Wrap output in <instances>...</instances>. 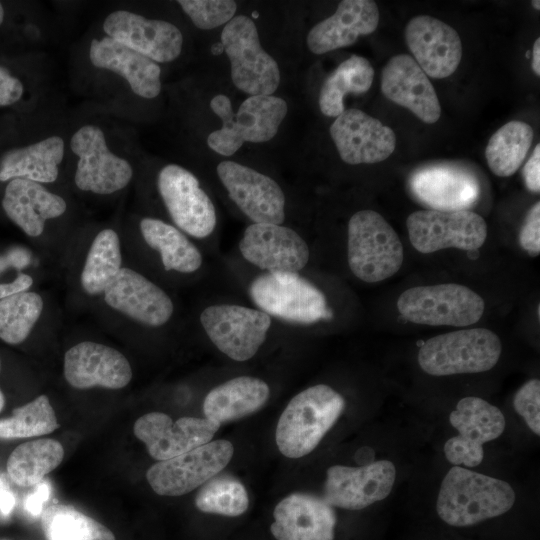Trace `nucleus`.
Segmentation results:
<instances>
[{"mask_svg":"<svg viewBox=\"0 0 540 540\" xmlns=\"http://www.w3.org/2000/svg\"><path fill=\"white\" fill-rule=\"evenodd\" d=\"M521 247L530 255L540 253V203L536 202L526 215L519 233Z\"/></svg>","mask_w":540,"mask_h":540,"instance_id":"44","label":"nucleus"},{"mask_svg":"<svg viewBox=\"0 0 540 540\" xmlns=\"http://www.w3.org/2000/svg\"><path fill=\"white\" fill-rule=\"evenodd\" d=\"M249 294L269 316L299 324L333 317L324 294L296 272H267L255 278Z\"/></svg>","mask_w":540,"mask_h":540,"instance_id":"7","label":"nucleus"},{"mask_svg":"<svg viewBox=\"0 0 540 540\" xmlns=\"http://www.w3.org/2000/svg\"><path fill=\"white\" fill-rule=\"evenodd\" d=\"M103 30L108 37L156 63L173 61L182 50L183 35L177 26L131 11L110 13L104 20Z\"/></svg>","mask_w":540,"mask_h":540,"instance_id":"20","label":"nucleus"},{"mask_svg":"<svg viewBox=\"0 0 540 540\" xmlns=\"http://www.w3.org/2000/svg\"><path fill=\"white\" fill-rule=\"evenodd\" d=\"M515 498L506 481L453 466L441 482L436 511L445 523L465 527L506 513Z\"/></svg>","mask_w":540,"mask_h":540,"instance_id":"1","label":"nucleus"},{"mask_svg":"<svg viewBox=\"0 0 540 540\" xmlns=\"http://www.w3.org/2000/svg\"><path fill=\"white\" fill-rule=\"evenodd\" d=\"M502 352L496 333L472 328L440 334L428 339L418 352V363L429 375L448 376L480 373L492 369Z\"/></svg>","mask_w":540,"mask_h":540,"instance_id":"4","label":"nucleus"},{"mask_svg":"<svg viewBox=\"0 0 540 540\" xmlns=\"http://www.w3.org/2000/svg\"><path fill=\"white\" fill-rule=\"evenodd\" d=\"M233 453L230 441H210L171 459L158 461L148 469L146 478L158 495H184L220 473Z\"/></svg>","mask_w":540,"mask_h":540,"instance_id":"10","label":"nucleus"},{"mask_svg":"<svg viewBox=\"0 0 540 540\" xmlns=\"http://www.w3.org/2000/svg\"><path fill=\"white\" fill-rule=\"evenodd\" d=\"M397 308L412 323L463 327L480 320L485 303L470 288L447 283L409 288L399 296Z\"/></svg>","mask_w":540,"mask_h":540,"instance_id":"8","label":"nucleus"},{"mask_svg":"<svg viewBox=\"0 0 540 540\" xmlns=\"http://www.w3.org/2000/svg\"><path fill=\"white\" fill-rule=\"evenodd\" d=\"M157 185L178 228L196 238H205L214 231V204L193 173L179 165L168 164L160 170Z\"/></svg>","mask_w":540,"mask_h":540,"instance_id":"14","label":"nucleus"},{"mask_svg":"<svg viewBox=\"0 0 540 540\" xmlns=\"http://www.w3.org/2000/svg\"><path fill=\"white\" fill-rule=\"evenodd\" d=\"M23 92L22 82L0 66V106H9L18 102Z\"/></svg>","mask_w":540,"mask_h":540,"instance_id":"45","label":"nucleus"},{"mask_svg":"<svg viewBox=\"0 0 540 540\" xmlns=\"http://www.w3.org/2000/svg\"><path fill=\"white\" fill-rule=\"evenodd\" d=\"M406 225L412 246L425 254L446 248L475 251L487 237L485 220L470 210L415 211Z\"/></svg>","mask_w":540,"mask_h":540,"instance_id":"9","label":"nucleus"},{"mask_svg":"<svg viewBox=\"0 0 540 540\" xmlns=\"http://www.w3.org/2000/svg\"><path fill=\"white\" fill-rule=\"evenodd\" d=\"M405 40L413 59L432 78L450 76L461 62L463 50L459 34L434 17L412 18L405 28Z\"/></svg>","mask_w":540,"mask_h":540,"instance_id":"21","label":"nucleus"},{"mask_svg":"<svg viewBox=\"0 0 540 540\" xmlns=\"http://www.w3.org/2000/svg\"><path fill=\"white\" fill-rule=\"evenodd\" d=\"M270 395L266 382L251 376H239L213 388L205 397V418L220 425L240 419L263 407Z\"/></svg>","mask_w":540,"mask_h":540,"instance_id":"30","label":"nucleus"},{"mask_svg":"<svg viewBox=\"0 0 540 540\" xmlns=\"http://www.w3.org/2000/svg\"><path fill=\"white\" fill-rule=\"evenodd\" d=\"M64 376L77 389L95 386L120 389L131 381L132 369L127 358L118 350L104 344L83 341L66 351Z\"/></svg>","mask_w":540,"mask_h":540,"instance_id":"22","label":"nucleus"},{"mask_svg":"<svg viewBox=\"0 0 540 540\" xmlns=\"http://www.w3.org/2000/svg\"><path fill=\"white\" fill-rule=\"evenodd\" d=\"M370 62L352 55L341 62L325 79L319 93V108L328 117H337L344 110V98L348 94L361 95L370 89L374 79Z\"/></svg>","mask_w":540,"mask_h":540,"instance_id":"33","label":"nucleus"},{"mask_svg":"<svg viewBox=\"0 0 540 540\" xmlns=\"http://www.w3.org/2000/svg\"><path fill=\"white\" fill-rule=\"evenodd\" d=\"M178 4L193 24L203 30L226 25L237 11V3L232 0H180Z\"/></svg>","mask_w":540,"mask_h":540,"instance_id":"41","label":"nucleus"},{"mask_svg":"<svg viewBox=\"0 0 540 540\" xmlns=\"http://www.w3.org/2000/svg\"><path fill=\"white\" fill-rule=\"evenodd\" d=\"M140 231L145 242L159 251L165 270L192 273L202 265L198 248L176 227L156 218H143Z\"/></svg>","mask_w":540,"mask_h":540,"instance_id":"32","label":"nucleus"},{"mask_svg":"<svg viewBox=\"0 0 540 540\" xmlns=\"http://www.w3.org/2000/svg\"><path fill=\"white\" fill-rule=\"evenodd\" d=\"M458 434L444 444L446 459L455 466H478L484 457L483 444L497 439L505 429L501 410L482 398H462L449 415Z\"/></svg>","mask_w":540,"mask_h":540,"instance_id":"12","label":"nucleus"},{"mask_svg":"<svg viewBox=\"0 0 540 540\" xmlns=\"http://www.w3.org/2000/svg\"><path fill=\"white\" fill-rule=\"evenodd\" d=\"M63 446L50 438L37 439L18 445L7 460V473L18 486L31 487L60 465Z\"/></svg>","mask_w":540,"mask_h":540,"instance_id":"34","label":"nucleus"},{"mask_svg":"<svg viewBox=\"0 0 540 540\" xmlns=\"http://www.w3.org/2000/svg\"><path fill=\"white\" fill-rule=\"evenodd\" d=\"M72 152L78 156L75 184L83 191L112 194L125 188L133 176L130 163L113 154L104 132L95 125H84L72 136Z\"/></svg>","mask_w":540,"mask_h":540,"instance_id":"13","label":"nucleus"},{"mask_svg":"<svg viewBox=\"0 0 540 540\" xmlns=\"http://www.w3.org/2000/svg\"><path fill=\"white\" fill-rule=\"evenodd\" d=\"M42 297L32 291L0 299V339L16 345L30 334L43 310Z\"/></svg>","mask_w":540,"mask_h":540,"instance_id":"38","label":"nucleus"},{"mask_svg":"<svg viewBox=\"0 0 540 540\" xmlns=\"http://www.w3.org/2000/svg\"><path fill=\"white\" fill-rule=\"evenodd\" d=\"M211 110L221 119L222 127L207 137L208 146L216 153L231 156L245 142L271 140L287 115L284 99L274 95H253L234 112L231 100L224 94L214 96Z\"/></svg>","mask_w":540,"mask_h":540,"instance_id":"3","label":"nucleus"},{"mask_svg":"<svg viewBox=\"0 0 540 540\" xmlns=\"http://www.w3.org/2000/svg\"><path fill=\"white\" fill-rule=\"evenodd\" d=\"M249 504L244 485L228 475L214 476L198 491L196 507L205 513L236 517L243 514Z\"/></svg>","mask_w":540,"mask_h":540,"instance_id":"40","label":"nucleus"},{"mask_svg":"<svg viewBox=\"0 0 540 540\" xmlns=\"http://www.w3.org/2000/svg\"><path fill=\"white\" fill-rule=\"evenodd\" d=\"M329 131L340 158L351 165L384 161L396 145V136L390 127L356 108L345 109Z\"/></svg>","mask_w":540,"mask_h":540,"instance_id":"18","label":"nucleus"},{"mask_svg":"<svg viewBox=\"0 0 540 540\" xmlns=\"http://www.w3.org/2000/svg\"><path fill=\"white\" fill-rule=\"evenodd\" d=\"M122 255L118 234L112 229L100 231L94 238L81 273L86 293L99 295L119 273Z\"/></svg>","mask_w":540,"mask_h":540,"instance_id":"36","label":"nucleus"},{"mask_svg":"<svg viewBox=\"0 0 540 540\" xmlns=\"http://www.w3.org/2000/svg\"><path fill=\"white\" fill-rule=\"evenodd\" d=\"M89 58L94 66L125 78L131 90L140 97L152 99L161 91L158 63L108 36L91 41Z\"/></svg>","mask_w":540,"mask_h":540,"instance_id":"28","label":"nucleus"},{"mask_svg":"<svg viewBox=\"0 0 540 540\" xmlns=\"http://www.w3.org/2000/svg\"><path fill=\"white\" fill-rule=\"evenodd\" d=\"M15 506V497L13 493L3 486V482L0 486V512L4 516H8Z\"/></svg>","mask_w":540,"mask_h":540,"instance_id":"48","label":"nucleus"},{"mask_svg":"<svg viewBox=\"0 0 540 540\" xmlns=\"http://www.w3.org/2000/svg\"><path fill=\"white\" fill-rule=\"evenodd\" d=\"M64 148L61 137L50 136L7 151L0 159V181L21 178L40 184L54 182L59 174Z\"/></svg>","mask_w":540,"mask_h":540,"instance_id":"31","label":"nucleus"},{"mask_svg":"<svg viewBox=\"0 0 540 540\" xmlns=\"http://www.w3.org/2000/svg\"><path fill=\"white\" fill-rule=\"evenodd\" d=\"M52 487L47 480H42L36 485L35 490L24 500L25 510L32 516L41 515L44 504L49 500Z\"/></svg>","mask_w":540,"mask_h":540,"instance_id":"46","label":"nucleus"},{"mask_svg":"<svg viewBox=\"0 0 540 540\" xmlns=\"http://www.w3.org/2000/svg\"><path fill=\"white\" fill-rule=\"evenodd\" d=\"M534 138L532 127L522 121H510L490 138L485 157L491 171L500 177L513 175L522 165Z\"/></svg>","mask_w":540,"mask_h":540,"instance_id":"35","label":"nucleus"},{"mask_svg":"<svg viewBox=\"0 0 540 540\" xmlns=\"http://www.w3.org/2000/svg\"><path fill=\"white\" fill-rule=\"evenodd\" d=\"M381 91L390 101L409 109L421 121L433 124L441 115L435 89L413 57L398 54L382 70Z\"/></svg>","mask_w":540,"mask_h":540,"instance_id":"25","label":"nucleus"},{"mask_svg":"<svg viewBox=\"0 0 540 540\" xmlns=\"http://www.w3.org/2000/svg\"><path fill=\"white\" fill-rule=\"evenodd\" d=\"M30 262V253L22 247L11 248L0 255V299L28 291L33 284L30 275L20 270Z\"/></svg>","mask_w":540,"mask_h":540,"instance_id":"42","label":"nucleus"},{"mask_svg":"<svg viewBox=\"0 0 540 540\" xmlns=\"http://www.w3.org/2000/svg\"><path fill=\"white\" fill-rule=\"evenodd\" d=\"M0 367H1V361H0ZM4 405H5V396H4L3 392H2V390L0 389V412L4 408Z\"/></svg>","mask_w":540,"mask_h":540,"instance_id":"50","label":"nucleus"},{"mask_svg":"<svg viewBox=\"0 0 540 540\" xmlns=\"http://www.w3.org/2000/svg\"><path fill=\"white\" fill-rule=\"evenodd\" d=\"M220 424L207 418L181 417L173 421L167 414L151 412L139 417L134 435L157 461L181 455L212 440Z\"/></svg>","mask_w":540,"mask_h":540,"instance_id":"17","label":"nucleus"},{"mask_svg":"<svg viewBox=\"0 0 540 540\" xmlns=\"http://www.w3.org/2000/svg\"><path fill=\"white\" fill-rule=\"evenodd\" d=\"M59 427L55 411L46 395L17 407L0 419V439H22L46 435Z\"/></svg>","mask_w":540,"mask_h":540,"instance_id":"39","label":"nucleus"},{"mask_svg":"<svg viewBox=\"0 0 540 540\" xmlns=\"http://www.w3.org/2000/svg\"><path fill=\"white\" fill-rule=\"evenodd\" d=\"M2 207L20 229L31 237H37L42 234L47 220L64 214L67 204L42 184L15 178L5 188Z\"/></svg>","mask_w":540,"mask_h":540,"instance_id":"29","label":"nucleus"},{"mask_svg":"<svg viewBox=\"0 0 540 540\" xmlns=\"http://www.w3.org/2000/svg\"><path fill=\"white\" fill-rule=\"evenodd\" d=\"M531 3H532V6H533L536 10H540V1H539V0H533Z\"/></svg>","mask_w":540,"mask_h":540,"instance_id":"52","label":"nucleus"},{"mask_svg":"<svg viewBox=\"0 0 540 540\" xmlns=\"http://www.w3.org/2000/svg\"><path fill=\"white\" fill-rule=\"evenodd\" d=\"M200 322L212 343L235 361L252 358L264 343L271 317L249 307L220 304L206 307Z\"/></svg>","mask_w":540,"mask_h":540,"instance_id":"11","label":"nucleus"},{"mask_svg":"<svg viewBox=\"0 0 540 540\" xmlns=\"http://www.w3.org/2000/svg\"><path fill=\"white\" fill-rule=\"evenodd\" d=\"M323 499L332 507L361 510L385 499L392 491L396 468L389 460L360 467L328 468Z\"/></svg>","mask_w":540,"mask_h":540,"instance_id":"16","label":"nucleus"},{"mask_svg":"<svg viewBox=\"0 0 540 540\" xmlns=\"http://www.w3.org/2000/svg\"><path fill=\"white\" fill-rule=\"evenodd\" d=\"M403 246L398 234L376 211L361 210L348 223V264L360 280L376 283L401 268Z\"/></svg>","mask_w":540,"mask_h":540,"instance_id":"5","label":"nucleus"},{"mask_svg":"<svg viewBox=\"0 0 540 540\" xmlns=\"http://www.w3.org/2000/svg\"><path fill=\"white\" fill-rule=\"evenodd\" d=\"M379 23V10L372 0H343L328 18L311 28L309 50L317 55L353 45L359 36L373 33Z\"/></svg>","mask_w":540,"mask_h":540,"instance_id":"27","label":"nucleus"},{"mask_svg":"<svg viewBox=\"0 0 540 540\" xmlns=\"http://www.w3.org/2000/svg\"><path fill=\"white\" fill-rule=\"evenodd\" d=\"M345 408L344 398L325 384L311 386L294 396L276 427V444L288 458L312 452Z\"/></svg>","mask_w":540,"mask_h":540,"instance_id":"2","label":"nucleus"},{"mask_svg":"<svg viewBox=\"0 0 540 540\" xmlns=\"http://www.w3.org/2000/svg\"><path fill=\"white\" fill-rule=\"evenodd\" d=\"M242 256L270 273L298 272L310 256L305 240L293 229L270 223L249 225L239 241Z\"/></svg>","mask_w":540,"mask_h":540,"instance_id":"19","label":"nucleus"},{"mask_svg":"<svg viewBox=\"0 0 540 540\" xmlns=\"http://www.w3.org/2000/svg\"><path fill=\"white\" fill-rule=\"evenodd\" d=\"M513 406L522 416L530 430L540 434V381L531 379L524 383L514 395Z\"/></svg>","mask_w":540,"mask_h":540,"instance_id":"43","label":"nucleus"},{"mask_svg":"<svg viewBox=\"0 0 540 540\" xmlns=\"http://www.w3.org/2000/svg\"><path fill=\"white\" fill-rule=\"evenodd\" d=\"M270 531L277 540H334L336 514L323 498L293 493L274 508Z\"/></svg>","mask_w":540,"mask_h":540,"instance_id":"26","label":"nucleus"},{"mask_svg":"<svg viewBox=\"0 0 540 540\" xmlns=\"http://www.w3.org/2000/svg\"><path fill=\"white\" fill-rule=\"evenodd\" d=\"M216 170L230 198L253 223L284 222L285 195L274 179L230 160L220 162Z\"/></svg>","mask_w":540,"mask_h":540,"instance_id":"15","label":"nucleus"},{"mask_svg":"<svg viewBox=\"0 0 540 540\" xmlns=\"http://www.w3.org/2000/svg\"><path fill=\"white\" fill-rule=\"evenodd\" d=\"M103 294L110 307L151 327L167 323L174 311L173 302L165 291L127 267L120 269Z\"/></svg>","mask_w":540,"mask_h":540,"instance_id":"24","label":"nucleus"},{"mask_svg":"<svg viewBox=\"0 0 540 540\" xmlns=\"http://www.w3.org/2000/svg\"><path fill=\"white\" fill-rule=\"evenodd\" d=\"M409 185L420 202L437 211L468 210L481 194L476 176L454 165L423 167L411 175Z\"/></svg>","mask_w":540,"mask_h":540,"instance_id":"23","label":"nucleus"},{"mask_svg":"<svg viewBox=\"0 0 540 540\" xmlns=\"http://www.w3.org/2000/svg\"><path fill=\"white\" fill-rule=\"evenodd\" d=\"M3 20H4V8L0 2V25L2 24Z\"/></svg>","mask_w":540,"mask_h":540,"instance_id":"51","label":"nucleus"},{"mask_svg":"<svg viewBox=\"0 0 540 540\" xmlns=\"http://www.w3.org/2000/svg\"><path fill=\"white\" fill-rule=\"evenodd\" d=\"M221 42L229 59L231 79L241 91L272 95L280 83L276 60L261 46L254 21L245 15L232 18L222 29Z\"/></svg>","mask_w":540,"mask_h":540,"instance_id":"6","label":"nucleus"},{"mask_svg":"<svg viewBox=\"0 0 540 540\" xmlns=\"http://www.w3.org/2000/svg\"><path fill=\"white\" fill-rule=\"evenodd\" d=\"M1 484H2V480H1V478H0V486H1Z\"/></svg>","mask_w":540,"mask_h":540,"instance_id":"53","label":"nucleus"},{"mask_svg":"<svg viewBox=\"0 0 540 540\" xmlns=\"http://www.w3.org/2000/svg\"><path fill=\"white\" fill-rule=\"evenodd\" d=\"M1 540H5V539H1Z\"/></svg>","mask_w":540,"mask_h":540,"instance_id":"54","label":"nucleus"},{"mask_svg":"<svg viewBox=\"0 0 540 540\" xmlns=\"http://www.w3.org/2000/svg\"><path fill=\"white\" fill-rule=\"evenodd\" d=\"M526 187L533 193L540 191V144L534 148L522 170Z\"/></svg>","mask_w":540,"mask_h":540,"instance_id":"47","label":"nucleus"},{"mask_svg":"<svg viewBox=\"0 0 540 540\" xmlns=\"http://www.w3.org/2000/svg\"><path fill=\"white\" fill-rule=\"evenodd\" d=\"M533 54H532V69L533 72L539 76L540 75V38H537L533 45Z\"/></svg>","mask_w":540,"mask_h":540,"instance_id":"49","label":"nucleus"},{"mask_svg":"<svg viewBox=\"0 0 540 540\" xmlns=\"http://www.w3.org/2000/svg\"><path fill=\"white\" fill-rule=\"evenodd\" d=\"M41 525L45 540H115L109 528L70 505L46 507Z\"/></svg>","mask_w":540,"mask_h":540,"instance_id":"37","label":"nucleus"}]
</instances>
